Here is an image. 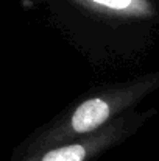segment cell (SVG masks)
Listing matches in <instances>:
<instances>
[{
	"mask_svg": "<svg viewBox=\"0 0 159 161\" xmlns=\"http://www.w3.org/2000/svg\"><path fill=\"white\" fill-rule=\"evenodd\" d=\"M159 88V72L145 75L136 81H130L103 92H98L73 108L67 116L45 130L30 147V153L53 146L89 136L102 128L130 107L144 99L148 92Z\"/></svg>",
	"mask_w": 159,
	"mask_h": 161,
	"instance_id": "cell-1",
	"label": "cell"
},
{
	"mask_svg": "<svg viewBox=\"0 0 159 161\" xmlns=\"http://www.w3.org/2000/svg\"><path fill=\"white\" fill-rule=\"evenodd\" d=\"M126 127V119H119L89 136L28 153L20 161H87L125 136Z\"/></svg>",
	"mask_w": 159,
	"mask_h": 161,
	"instance_id": "cell-2",
	"label": "cell"
},
{
	"mask_svg": "<svg viewBox=\"0 0 159 161\" xmlns=\"http://www.w3.org/2000/svg\"><path fill=\"white\" fill-rule=\"evenodd\" d=\"M92 13L120 19H148L155 16L151 0H70Z\"/></svg>",
	"mask_w": 159,
	"mask_h": 161,
	"instance_id": "cell-3",
	"label": "cell"
}]
</instances>
